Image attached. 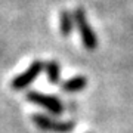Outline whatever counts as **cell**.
<instances>
[{"mask_svg":"<svg viewBox=\"0 0 133 133\" xmlns=\"http://www.w3.org/2000/svg\"><path fill=\"white\" fill-rule=\"evenodd\" d=\"M27 101L38 105V107H43L53 115H61L64 112V104L56 96L48 95V93H40L37 90H31L27 93Z\"/></svg>","mask_w":133,"mask_h":133,"instance_id":"7a4b0ae2","label":"cell"},{"mask_svg":"<svg viewBox=\"0 0 133 133\" xmlns=\"http://www.w3.org/2000/svg\"><path fill=\"white\" fill-rule=\"evenodd\" d=\"M43 70H44V62L36 59L34 62H31V65H30L22 74L16 76L14 80H12L10 87H12L14 90H22L25 87H28V86L40 76V72H42Z\"/></svg>","mask_w":133,"mask_h":133,"instance_id":"277c9868","label":"cell"},{"mask_svg":"<svg viewBox=\"0 0 133 133\" xmlns=\"http://www.w3.org/2000/svg\"><path fill=\"white\" fill-rule=\"evenodd\" d=\"M86 86H87V78L84 76H76L64 81L61 84V90L65 93H77L86 89Z\"/></svg>","mask_w":133,"mask_h":133,"instance_id":"5b68a950","label":"cell"},{"mask_svg":"<svg viewBox=\"0 0 133 133\" xmlns=\"http://www.w3.org/2000/svg\"><path fill=\"white\" fill-rule=\"evenodd\" d=\"M76 24H74V16L72 12L68 9H62L61 15H59V28H61V34L64 37H70L74 30Z\"/></svg>","mask_w":133,"mask_h":133,"instance_id":"8992f818","label":"cell"},{"mask_svg":"<svg viewBox=\"0 0 133 133\" xmlns=\"http://www.w3.org/2000/svg\"><path fill=\"white\" fill-rule=\"evenodd\" d=\"M44 72L48 76V80L50 84H58L61 78V66L56 61H49L44 64Z\"/></svg>","mask_w":133,"mask_h":133,"instance_id":"52a82bcc","label":"cell"},{"mask_svg":"<svg viewBox=\"0 0 133 133\" xmlns=\"http://www.w3.org/2000/svg\"><path fill=\"white\" fill-rule=\"evenodd\" d=\"M31 120L38 129L50 133H68L76 126L74 121H58V120H53L43 114H33Z\"/></svg>","mask_w":133,"mask_h":133,"instance_id":"3957f363","label":"cell"},{"mask_svg":"<svg viewBox=\"0 0 133 133\" xmlns=\"http://www.w3.org/2000/svg\"><path fill=\"white\" fill-rule=\"evenodd\" d=\"M72 16H74V24L78 30V34H80L81 43H83L84 49L86 50H95L98 48V37H96L89 19L86 16L84 9L83 8H76L72 10Z\"/></svg>","mask_w":133,"mask_h":133,"instance_id":"6da1fadb","label":"cell"}]
</instances>
